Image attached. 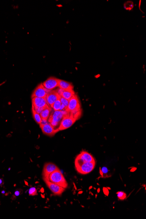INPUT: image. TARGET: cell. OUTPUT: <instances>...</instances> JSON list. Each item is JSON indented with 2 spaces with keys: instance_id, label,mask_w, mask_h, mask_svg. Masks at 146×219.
Segmentation results:
<instances>
[{
  "instance_id": "6da1fadb",
  "label": "cell",
  "mask_w": 146,
  "mask_h": 219,
  "mask_svg": "<svg viewBox=\"0 0 146 219\" xmlns=\"http://www.w3.org/2000/svg\"><path fill=\"white\" fill-rule=\"evenodd\" d=\"M70 115L77 120L81 115L80 103L78 97L75 94L69 100V103L67 110Z\"/></svg>"
},
{
  "instance_id": "7a4b0ae2",
  "label": "cell",
  "mask_w": 146,
  "mask_h": 219,
  "mask_svg": "<svg viewBox=\"0 0 146 219\" xmlns=\"http://www.w3.org/2000/svg\"><path fill=\"white\" fill-rule=\"evenodd\" d=\"M48 180L51 182L57 184L64 189H66L68 187V183L64 176L59 169L50 174L49 176Z\"/></svg>"
},
{
  "instance_id": "3957f363",
  "label": "cell",
  "mask_w": 146,
  "mask_h": 219,
  "mask_svg": "<svg viewBox=\"0 0 146 219\" xmlns=\"http://www.w3.org/2000/svg\"><path fill=\"white\" fill-rule=\"evenodd\" d=\"M77 170L82 174H88L94 169L95 167V162H84L80 165L75 166Z\"/></svg>"
},
{
  "instance_id": "277c9868",
  "label": "cell",
  "mask_w": 146,
  "mask_h": 219,
  "mask_svg": "<svg viewBox=\"0 0 146 219\" xmlns=\"http://www.w3.org/2000/svg\"><path fill=\"white\" fill-rule=\"evenodd\" d=\"M76 121V120L72 117L70 114L68 113V115L64 116L60 122V125L58 128L59 130L61 131L71 127L75 123Z\"/></svg>"
},
{
  "instance_id": "5b68a950",
  "label": "cell",
  "mask_w": 146,
  "mask_h": 219,
  "mask_svg": "<svg viewBox=\"0 0 146 219\" xmlns=\"http://www.w3.org/2000/svg\"><path fill=\"white\" fill-rule=\"evenodd\" d=\"M86 162H95V160L91 154L86 151H82L77 157L75 165L76 166Z\"/></svg>"
},
{
  "instance_id": "8992f818",
  "label": "cell",
  "mask_w": 146,
  "mask_h": 219,
  "mask_svg": "<svg viewBox=\"0 0 146 219\" xmlns=\"http://www.w3.org/2000/svg\"><path fill=\"white\" fill-rule=\"evenodd\" d=\"M50 91L47 90L43 85V83L40 84L35 88L32 95V98L34 97L46 98Z\"/></svg>"
},
{
  "instance_id": "52a82bcc",
  "label": "cell",
  "mask_w": 146,
  "mask_h": 219,
  "mask_svg": "<svg viewBox=\"0 0 146 219\" xmlns=\"http://www.w3.org/2000/svg\"><path fill=\"white\" fill-rule=\"evenodd\" d=\"M44 180L45 181L47 186L51 190V191L53 193L54 195L59 196V195L62 194V193L65 190V189L61 186L51 182L48 180V179H44Z\"/></svg>"
},
{
  "instance_id": "ba28073f",
  "label": "cell",
  "mask_w": 146,
  "mask_h": 219,
  "mask_svg": "<svg viewBox=\"0 0 146 219\" xmlns=\"http://www.w3.org/2000/svg\"><path fill=\"white\" fill-rule=\"evenodd\" d=\"M59 168L56 165L52 163H47L44 166L43 172L44 179H48L49 176L52 173L59 170Z\"/></svg>"
},
{
  "instance_id": "9c48e42d",
  "label": "cell",
  "mask_w": 146,
  "mask_h": 219,
  "mask_svg": "<svg viewBox=\"0 0 146 219\" xmlns=\"http://www.w3.org/2000/svg\"><path fill=\"white\" fill-rule=\"evenodd\" d=\"M60 97V95L56 90L50 91L46 97V100L49 107L52 108L54 103Z\"/></svg>"
},
{
  "instance_id": "30bf717a",
  "label": "cell",
  "mask_w": 146,
  "mask_h": 219,
  "mask_svg": "<svg viewBox=\"0 0 146 219\" xmlns=\"http://www.w3.org/2000/svg\"><path fill=\"white\" fill-rule=\"evenodd\" d=\"M59 79L55 78L50 77L43 83V85L47 90L49 91L53 90V89L58 87Z\"/></svg>"
},
{
  "instance_id": "8fae6325",
  "label": "cell",
  "mask_w": 146,
  "mask_h": 219,
  "mask_svg": "<svg viewBox=\"0 0 146 219\" xmlns=\"http://www.w3.org/2000/svg\"><path fill=\"white\" fill-rule=\"evenodd\" d=\"M39 126H40L43 133L46 135H48V136H53L55 133L59 131L58 128L57 129H55V128L49 122L46 124Z\"/></svg>"
},
{
  "instance_id": "7c38bea8",
  "label": "cell",
  "mask_w": 146,
  "mask_h": 219,
  "mask_svg": "<svg viewBox=\"0 0 146 219\" xmlns=\"http://www.w3.org/2000/svg\"><path fill=\"white\" fill-rule=\"evenodd\" d=\"M32 105L34 107L46 108L49 106L46 98H32Z\"/></svg>"
},
{
  "instance_id": "4fadbf2b",
  "label": "cell",
  "mask_w": 146,
  "mask_h": 219,
  "mask_svg": "<svg viewBox=\"0 0 146 219\" xmlns=\"http://www.w3.org/2000/svg\"><path fill=\"white\" fill-rule=\"evenodd\" d=\"M64 116L63 111H54L49 117L48 120L53 121L59 123L61 122Z\"/></svg>"
},
{
  "instance_id": "5bb4252c",
  "label": "cell",
  "mask_w": 146,
  "mask_h": 219,
  "mask_svg": "<svg viewBox=\"0 0 146 219\" xmlns=\"http://www.w3.org/2000/svg\"><path fill=\"white\" fill-rule=\"evenodd\" d=\"M57 92L60 95V96L68 100H69L75 94V92L73 90L64 91V90L59 89Z\"/></svg>"
},
{
  "instance_id": "9a60e30c",
  "label": "cell",
  "mask_w": 146,
  "mask_h": 219,
  "mask_svg": "<svg viewBox=\"0 0 146 219\" xmlns=\"http://www.w3.org/2000/svg\"><path fill=\"white\" fill-rule=\"evenodd\" d=\"M58 87L59 89L64 91L73 90L74 88L72 84L71 83L60 79L59 81Z\"/></svg>"
},
{
  "instance_id": "2e32d148",
  "label": "cell",
  "mask_w": 146,
  "mask_h": 219,
  "mask_svg": "<svg viewBox=\"0 0 146 219\" xmlns=\"http://www.w3.org/2000/svg\"><path fill=\"white\" fill-rule=\"evenodd\" d=\"M51 111V108L49 106L45 108L40 114L42 119L48 120Z\"/></svg>"
},
{
  "instance_id": "e0dca14e",
  "label": "cell",
  "mask_w": 146,
  "mask_h": 219,
  "mask_svg": "<svg viewBox=\"0 0 146 219\" xmlns=\"http://www.w3.org/2000/svg\"><path fill=\"white\" fill-rule=\"evenodd\" d=\"M32 114H33V117L34 118L35 120L37 123L40 124L42 121V118L40 116V114L37 113L34 109L32 108Z\"/></svg>"
},
{
  "instance_id": "ac0fdd59",
  "label": "cell",
  "mask_w": 146,
  "mask_h": 219,
  "mask_svg": "<svg viewBox=\"0 0 146 219\" xmlns=\"http://www.w3.org/2000/svg\"><path fill=\"white\" fill-rule=\"evenodd\" d=\"M61 105V103L60 101V98H59L54 103L52 108H53L54 111H59L60 110Z\"/></svg>"
},
{
  "instance_id": "d6986e66",
  "label": "cell",
  "mask_w": 146,
  "mask_h": 219,
  "mask_svg": "<svg viewBox=\"0 0 146 219\" xmlns=\"http://www.w3.org/2000/svg\"><path fill=\"white\" fill-rule=\"evenodd\" d=\"M117 197H118V199H119L123 200L125 199L126 197V194L125 193H124L122 191H120V192H117Z\"/></svg>"
},
{
  "instance_id": "ffe728a7",
  "label": "cell",
  "mask_w": 146,
  "mask_h": 219,
  "mask_svg": "<svg viewBox=\"0 0 146 219\" xmlns=\"http://www.w3.org/2000/svg\"><path fill=\"white\" fill-rule=\"evenodd\" d=\"M29 196H34L37 195V190L35 187H31L29 190Z\"/></svg>"
},
{
  "instance_id": "44dd1931",
  "label": "cell",
  "mask_w": 146,
  "mask_h": 219,
  "mask_svg": "<svg viewBox=\"0 0 146 219\" xmlns=\"http://www.w3.org/2000/svg\"><path fill=\"white\" fill-rule=\"evenodd\" d=\"M60 101L61 102V104L64 105V106L66 108V110H67V108H68V103H69V100L60 96Z\"/></svg>"
},
{
  "instance_id": "7402d4cb",
  "label": "cell",
  "mask_w": 146,
  "mask_h": 219,
  "mask_svg": "<svg viewBox=\"0 0 146 219\" xmlns=\"http://www.w3.org/2000/svg\"><path fill=\"white\" fill-rule=\"evenodd\" d=\"M108 172V170L106 167H103L100 169V174L102 176H103V175H107Z\"/></svg>"
},
{
  "instance_id": "603a6c76",
  "label": "cell",
  "mask_w": 146,
  "mask_h": 219,
  "mask_svg": "<svg viewBox=\"0 0 146 219\" xmlns=\"http://www.w3.org/2000/svg\"><path fill=\"white\" fill-rule=\"evenodd\" d=\"M32 108H33V109H34L35 111L37 112V113H39V114H40V113L42 112V111H43V109H44L45 108L34 107V106H32Z\"/></svg>"
},
{
  "instance_id": "cb8c5ba5",
  "label": "cell",
  "mask_w": 146,
  "mask_h": 219,
  "mask_svg": "<svg viewBox=\"0 0 146 219\" xmlns=\"http://www.w3.org/2000/svg\"><path fill=\"white\" fill-rule=\"evenodd\" d=\"M47 120H45V119H42V121L39 125H44L48 123Z\"/></svg>"
},
{
  "instance_id": "d4e9b609",
  "label": "cell",
  "mask_w": 146,
  "mask_h": 219,
  "mask_svg": "<svg viewBox=\"0 0 146 219\" xmlns=\"http://www.w3.org/2000/svg\"><path fill=\"white\" fill-rule=\"evenodd\" d=\"M103 192L106 195V196H108L109 193V191L106 188H103Z\"/></svg>"
},
{
  "instance_id": "484cf974",
  "label": "cell",
  "mask_w": 146,
  "mask_h": 219,
  "mask_svg": "<svg viewBox=\"0 0 146 219\" xmlns=\"http://www.w3.org/2000/svg\"><path fill=\"white\" fill-rule=\"evenodd\" d=\"M20 194H21V193H20V191H19V190H17V191H15V196H20Z\"/></svg>"
},
{
  "instance_id": "4316f807",
  "label": "cell",
  "mask_w": 146,
  "mask_h": 219,
  "mask_svg": "<svg viewBox=\"0 0 146 219\" xmlns=\"http://www.w3.org/2000/svg\"><path fill=\"white\" fill-rule=\"evenodd\" d=\"M40 192H41L42 193H44V189L43 187H42V188H41V189L40 190Z\"/></svg>"
},
{
  "instance_id": "83f0119b",
  "label": "cell",
  "mask_w": 146,
  "mask_h": 219,
  "mask_svg": "<svg viewBox=\"0 0 146 219\" xmlns=\"http://www.w3.org/2000/svg\"><path fill=\"white\" fill-rule=\"evenodd\" d=\"M25 184L27 185V186H29L28 182L27 181H26V180L24 181Z\"/></svg>"
},
{
  "instance_id": "f1b7e54d",
  "label": "cell",
  "mask_w": 146,
  "mask_h": 219,
  "mask_svg": "<svg viewBox=\"0 0 146 219\" xmlns=\"http://www.w3.org/2000/svg\"><path fill=\"white\" fill-rule=\"evenodd\" d=\"M2 184H3L2 179H0V185H2Z\"/></svg>"
},
{
  "instance_id": "f546056e",
  "label": "cell",
  "mask_w": 146,
  "mask_h": 219,
  "mask_svg": "<svg viewBox=\"0 0 146 219\" xmlns=\"http://www.w3.org/2000/svg\"><path fill=\"white\" fill-rule=\"evenodd\" d=\"M41 196H42V197L43 198H45V196H44V195L42 194H41Z\"/></svg>"
},
{
  "instance_id": "4dcf8cb0",
  "label": "cell",
  "mask_w": 146,
  "mask_h": 219,
  "mask_svg": "<svg viewBox=\"0 0 146 219\" xmlns=\"http://www.w3.org/2000/svg\"><path fill=\"white\" fill-rule=\"evenodd\" d=\"M37 183H39V181H36V182H35V184H37Z\"/></svg>"
},
{
  "instance_id": "1f68e13d",
  "label": "cell",
  "mask_w": 146,
  "mask_h": 219,
  "mask_svg": "<svg viewBox=\"0 0 146 219\" xmlns=\"http://www.w3.org/2000/svg\"><path fill=\"white\" fill-rule=\"evenodd\" d=\"M5 193V192L4 191H3L2 192V193Z\"/></svg>"
}]
</instances>
